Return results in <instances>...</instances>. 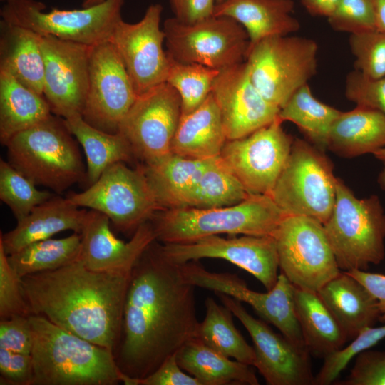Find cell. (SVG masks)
Masks as SVG:
<instances>
[{
  "label": "cell",
  "mask_w": 385,
  "mask_h": 385,
  "mask_svg": "<svg viewBox=\"0 0 385 385\" xmlns=\"http://www.w3.org/2000/svg\"><path fill=\"white\" fill-rule=\"evenodd\" d=\"M80 260L91 270L130 273L143 252L156 240L150 221L140 225L125 242L117 238L109 218L96 210L87 212L81 232Z\"/></svg>",
  "instance_id": "7402d4cb"
},
{
  "label": "cell",
  "mask_w": 385,
  "mask_h": 385,
  "mask_svg": "<svg viewBox=\"0 0 385 385\" xmlns=\"http://www.w3.org/2000/svg\"><path fill=\"white\" fill-rule=\"evenodd\" d=\"M324 228L342 271L366 270L385 257V212L377 195L357 198L336 179V200Z\"/></svg>",
  "instance_id": "8992f818"
},
{
  "label": "cell",
  "mask_w": 385,
  "mask_h": 385,
  "mask_svg": "<svg viewBox=\"0 0 385 385\" xmlns=\"http://www.w3.org/2000/svg\"><path fill=\"white\" fill-rule=\"evenodd\" d=\"M87 210L56 195L17 221L12 230L0 235V243L9 255L24 247L66 230L81 233Z\"/></svg>",
  "instance_id": "603a6c76"
},
{
  "label": "cell",
  "mask_w": 385,
  "mask_h": 385,
  "mask_svg": "<svg viewBox=\"0 0 385 385\" xmlns=\"http://www.w3.org/2000/svg\"><path fill=\"white\" fill-rule=\"evenodd\" d=\"M138 95L111 41L91 46L88 88L82 117L91 125L117 133Z\"/></svg>",
  "instance_id": "2e32d148"
},
{
  "label": "cell",
  "mask_w": 385,
  "mask_h": 385,
  "mask_svg": "<svg viewBox=\"0 0 385 385\" xmlns=\"http://www.w3.org/2000/svg\"><path fill=\"white\" fill-rule=\"evenodd\" d=\"M341 112L316 98L307 83L291 96L279 117L294 123L312 144L324 151L331 127Z\"/></svg>",
  "instance_id": "e575fe53"
},
{
  "label": "cell",
  "mask_w": 385,
  "mask_h": 385,
  "mask_svg": "<svg viewBox=\"0 0 385 385\" xmlns=\"http://www.w3.org/2000/svg\"><path fill=\"white\" fill-rule=\"evenodd\" d=\"M250 193L222 162L220 156L210 160L190 196L188 207L213 208L237 204Z\"/></svg>",
  "instance_id": "8d00e7d4"
},
{
  "label": "cell",
  "mask_w": 385,
  "mask_h": 385,
  "mask_svg": "<svg viewBox=\"0 0 385 385\" xmlns=\"http://www.w3.org/2000/svg\"><path fill=\"white\" fill-rule=\"evenodd\" d=\"M206 314L199 322L195 338L219 353L241 363L254 366L255 354L235 326L232 312L212 297L205 302Z\"/></svg>",
  "instance_id": "836d02e7"
},
{
  "label": "cell",
  "mask_w": 385,
  "mask_h": 385,
  "mask_svg": "<svg viewBox=\"0 0 385 385\" xmlns=\"http://www.w3.org/2000/svg\"><path fill=\"white\" fill-rule=\"evenodd\" d=\"M1 9V20L33 31L39 36H52L61 40L88 46L110 41L122 19L125 0H105L81 9L53 8L36 0H6Z\"/></svg>",
  "instance_id": "ba28073f"
},
{
  "label": "cell",
  "mask_w": 385,
  "mask_h": 385,
  "mask_svg": "<svg viewBox=\"0 0 385 385\" xmlns=\"http://www.w3.org/2000/svg\"><path fill=\"white\" fill-rule=\"evenodd\" d=\"M163 255L177 265L203 258H217L230 262L247 271L266 290H270L278 279L279 258L273 236L244 235L222 238L211 235L183 243L160 245Z\"/></svg>",
  "instance_id": "e0dca14e"
},
{
  "label": "cell",
  "mask_w": 385,
  "mask_h": 385,
  "mask_svg": "<svg viewBox=\"0 0 385 385\" xmlns=\"http://www.w3.org/2000/svg\"><path fill=\"white\" fill-rule=\"evenodd\" d=\"M294 307L309 352L324 359L343 348L348 337L317 292L295 287Z\"/></svg>",
  "instance_id": "1f68e13d"
},
{
  "label": "cell",
  "mask_w": 385,
  "mask_h": 385,
  "mask_svg": "<svg viewBox=\"0 0 385 385\" xmlns=\"http://www.w3.org/2000/svg\"><path fill=\"white\" fill-rule=\"evenodd\" d=\"M31 315L24 299L21 278L9 264L8 255L0 243V319Z\"/></svg>",
  "instance_id": "b9f144b4"
},
{
  "label": "cell",
  "mask_w": 385,
  "mask_h": 385,
  "mask_svg": "<svg viewBox=\"0 0 385 385\" xmlns=\"http://www.w3.org/2000/svg\"><path fill=\"white\" fill-rule=\"evenodd\" d=\"M176 355L167 358L160 366L146 377L133 379L125 374V385H200L199 381L183 371Z\"/></svg>",
  "instance_id": "7dc6e473"
},
{
  "label": "cell",
  "mask_w": 385,
  "mask_h": 385,
  "mask_svg": "<svg viewBox=\"0 0 385 385\" xmlns=\"http://www.w3.org/2000/svg\"><path fill=\"white\" fill-rule=\"evenodd\" d=\"M181 115L180 95L165 81L138 96L118 132L128 140L135 156L150 164L172 153Z\"/></svg>",
  "instance_id": "9a60e30c"
},
{
  "label": "cell",
  "mask_w": 385,
  "mask_h": 385,
  "mask_svg": "<svg viewBox=\"0 0 385 385\" xmlns=\"http://www.w3.org/2000/svg\"><path fill=\"white\" fill-rule=\"evenodd\" d=\"M327 19L334 30L351 34L377 29L373 0H340Z\"/></svg>",
  "instance_id": "60d3db41"
},
{
  "label": "cell",
  "mask_w": 385,
  "mask_h": 385,
  "mask_svg": "<svg viewBox=\"0 0 385 385\" xmlns=\"http://www.w3.org/2000/svg\"><path fill=\"white\" fill-rule=\"evenodd\" d=\"M64 118L53 115L6 143L8 162L36 185L61 193L86 180V170Z\"/></svg>",
  "instance_id": "5b68a950"
},
{
  "label": "cell",
  "mask_w": 385,
  "mask_h": 385,
  "mask_svg": "<svg viewBox=\"0 0 385 385\" xmlns=\"http://www.w3.org/2000/svg\"><path fill=\"white\" fill-rule=\"evenodd\" d=\"M163 30L171 58L217 70L245 61L250 45L245 28L227 16H212L192 24L169 18Z\"/></svg>",
  "instance_id": "8fae6325"
},
{
  "label": "cell",
  "mask_w": 385,
  "mask_h": 385,
  "mask_svg": "<svg viewBox=\"0 0 385 385\" xmlns=\"http://www.w3.org/2000/svg\"><path fill=\"white\" fill-rule=\"evenodd\" d=\"M249 333L255 354L254 366L268 385L314 384L309 351L274 332L264 321L249 314L241 302L221 292H215Z\"/></svg>",
  "instance_id": "ac0fdd59"
},
{
  "label": "cell",
  "mask_w": 385,
  "mask_h": 385,
  "mask_svg": "<svg viewBox=\"0 0 385 385\" xmlns=\"http://www.w3.org/2000/svg\"><path fill=\"white\" fill-rule=\"evenodd\" d=\"M211 93L227 140L245 137L279 116L280 108L268 101L252 83L245 61L220 70Z\"/></svg>",
  "instance_id": "44dd1931"
},
{
  "label": "cell",
  "mask_w": 385,
  "mask_h": 385,
  "mask_svg": "<svg viewBox=\"0 0 385 385\" xmlns=\"http://www.w3.org/2000/svg\"><path fill=\"white\" fill-rule=\"evenodd\" d=\"M65 123L83 148L86 159V181L94 183L109 166L128 162L135 156L132 147L120 132L109 133L96 128L77 114L65 118Z\"/></svg>",
  "instance_id": "d6a6232c"
},
{
  "label": "cell",
  "mask_w": 385,
  "mask_h": 385,
  "mask_svg": "<svg viewBox=\"0 0 385 385\" xmlns=\"http://www.w3.org/2000/svg\"><path fill=\"white\" fill-rule=\"evenodd\" d=\"M195 286L155 240L135 265L126 293L115 355L123 374L146 377L195 337Z\"/></svg>",
  "instance_id": "6da1fadb"
},
{
  "label": "cell",
  "mask_w": 385,
  "mask_h": 385,
  "mask_svg": "<svg viewBox=\"0 0 385 385\" xmlns=\"http://www.w3.org/2000/svg\"><path fill=\"white\" fill-rule=\"evenodd\" d=\"M130 274L93 271L78 259L24 276L21 285L31 314L115 354Z\"/></svg>",
  "instance_id": "7a4b0ae2"
},
{
  "label": "cell",
  "mask_w": 385,
  "mask_h": 385,
  "mask_svg": "<svg viewBox=\"0 0 385 385\" xmlns=\"http://www.w3.org/2000/svg\"><path fill=\"white\" fill-rule=\"evenodd\" d=\"M66 198L79 207L103 213L123 232L135 231L163 210L149 185L144 165L132 169L123 162L109 166L86 190L71 193Z\"/></svg>",
  "instance_id": "30bf717a"
},
{
  "label": "cell",
  "mask_w": 385,
  "mask_h": 385,
  "mask_svg": "<svg viewBox=\"0 0 385 385\" xmlns=\"http://www.w3.org/2000/svg\"><path fill=\"white\" fill-rule=\"evenodd\" d=\"M344 385H385V352L365 350L356 356Z\"/></svg>",
  "instance_id": "ee69618b"
},
{
  "label": "cell",
  "mask_w": 385,
  "mask_h": 385,
  "mask_svg": "<svg viewBox=\"0 0 385 385\" xmlns=\"http://www.w3.org/2000/svg\"><path fill=\"white\" fill-rule=\"evenodd\" d=\"M179 21L192 24L214 16V0H169Z\"/></svg>",
  "instance_id": "c3c4849f"
},
{
  "label": "cell",
  "mask_w": 385,
  "mask_h": 385,
  "mask_svg": "<svg viewBox=\"0 0 385 385\" xmlns=\"http://www.w3.org/2000/svg\"><path fill=\"white\" fill-rule=\"evenodd\" d=\"M376 29L385 32V0H373Z\"/></svg>",
  "instance_id": "816d5d0a"
},
{
  "label": "cell",
  "mask_w": 385,
  "mask_h": 385,
  "mask_svg": "<svg viewBox=\"0 0 385 385\" xmlns=\"http://www.w3.org/2000/svg\"><path fill=\"white\" fill-rule=\"evenodd\" d=\"M273 237L281 273L296 287L317 292L340 272L324 225L318 220L285 215Z\"/></svg>",
  "instance_id": "7c38bea8"
},
{
  "label": "cell",
  "mask_w": 385,
  "mask_h": 385,
  "mask_svg": "<svg viewBox=\"0 0 385 385\" xmlns=\"http://www.w3.org/2000/svg\"><path fill=\"white\" fill-rule=\"evenodd\" d=\"M318 46L308 38L273 36L247 50L245 62L260 93L280 109L317 72Z\"/></svg>",
  "instance_id": "9c48e42d"
},
{
  "label": "cell",
  "mask_w": 385,
  "mask_h": 385,
  "mask_svg": "<svg viewBox=\"0 0 385 385\" xmlns=\"http://www.w3.org/2000/svg\"><path fill=\"white\" fill-rule=\"evenodd\" d=\"M294 5L292 0H225L215 5L214 16L240 24L247 33L250 48L267 37L297 31L300 24L292 16Z\"/></svg>",
  "instance_id": "d4e9b609"
},
{
  "label": "cell",
  "mask_w": 385,
  "mask_h": 385,
  "mask_svg": "<svg viewBox=\"0 0 385 385\" xmlns=\"http://www.w3.org/2000/svg\"><path fill=\"white\" fill-rule=\"evenodd\" d=\"M336 179L324 151L296 138L269 195L284 215L307 216L324 225L335 204Z\"/></svg>",
  "instance_id": "52a82bcc"
},
{
  "label": "cell",
  "mask_w": 385,
  "mask_h": 385,
  "mask_svg": "<svg viewBox=\"0 0 385 385\" xmlns=\"http://www.w3.org/2000/svg\"><path fill=\"white\" fill-rule=\"evenodd\" d=\"M181 369L200 385H258L250 365L232 360L194 337L175 354Z\"/></svg>",
  "instance_id": "f546056e"
},
{
  "label": "cell",
  "mask_w": 385,
  "mask_h": 385,
  "mask_svg": "<svg viewBox=\"0 0 385 385\" xmlns=\"http://www.w3.org/2000/svg\"><path fill=\"white\" fill-rule=\"evenodd\" d=\"M385 148V115L378 111L357 106L341 112L332 124L327 148L335 154L352 158L374 153Z\"/></svg>",
  "instance_id": "f1b7e54d"
},
{
  "label": "cell",
  "mask_w": 385,
  "mask_h": 385,
  "mask_svg": "<svg viewBox=\"0 0 385 385\" xmlns=\"http://www.w3.org/2000/svg\"><path fill=\"white\" fill-rule=\"evenodd\" d=\"M6 0H1V1H5Z\"/></svg>",
  "instance_id": "6f0895ef"
},
{
  "label": "cell",
  "mask_w": 385,
  "mask_h": 385,
  "mask_svg": "<svg viewBox=\"0 0 385 385\" xmlns=\"http://www.w3.org/2000/svg\"><path fill=\"white\" fill-rule=\"evenodd\" d=\"M80 233L61 239H46L33 242L8 255L10 265L21 278L41 272L56 270L80 259Z\"/></svg>",
  "instance_id": "d590c367"
},
{
  "label": "cell",
  "mask_w": 385,
  "mask_h": 385,
  "mask_svg": "<svg viewBox=\"0 0 385 385\" xmlns=\"http://www.w3.org/2000/svg\"><path fill=\"white\" fill-rule=\"evenodd\" d=\"M346 272L360 282L374 296L379 311V321L385 323V274L359 270Z\"/></svg>",
  "instance_id": "681fc988"
},
{
  "label": "cell",
  "mask_w": 385,
  "mask_h": 385,
  "mask_svg": "<svg viewBox=\"0 0 385 385\" xmlns=\"http://www.w3.org/2000/svg\"><path fill=\"white\" fill-rule=\"evenodd\" d=\"M345 95L357 106L371 108L385 115V77L370 78L356 70L351 71L346 76Z\"/></svg>",
  "instance_id": "7bdbcfd3"
},
{
  "label": "cell",
  "mask_w": 385,
  "mask_h": 385,
  "mask_svg": "<svg viewBox=\"0 0 385 385\" xmlns=\"http://www.w3.org/2000/svg\"><path fill=\"white\" fill-rule=\"evenodd\" d=\"M374 155L377 159L381 161L384 160H385V148L377 150L376 153H374Z\"/></svg>",
  "instance_id": "11a10c76"
},
{
  "label": "cell",
  "mask_w": 385,
  "mask_h": 385,
  "mask_svg": "<svg viewBox=\"0 0 385 385\" xmlns=\"http://www.w3.org/2000/svg\"><path fill=\"white\" fill-rule=\"evenodd\" d=\"M51 114L44 96L25 86L7 71L0 70V141L3 145L14 135Z\"/></svg>",
  "instance_id": "4dcf8cb0"
},
{
  "label": "cell",
  "mask_w": 385,
  "mask_h": 385,
  "mask_svg": "<svg viewBox=\"0 0 385 385\" xmlns=\"http://www.w3.org/2000/svg\"><path fill=\"white\" fill-rule=\"evenodd\" d=\"M105 0H83L82 3V7H90L96 4H99L103 2Z\"/></svg>",
  "instance_id": "db71d44e"
},
{
  "label": "cell",
  "mask_w": 385,
  "mask_h": 385,
  "mask_svg": "<svg viewBox=\"0 0 385 385\" xmlns=\"http://www.w3.org/2000/svg\"><path fill=\"white\" fill-rule=\"evenodd\" d=\"M34 333L31 385H114L125 374L115 354L54 324L29 315Z\"/></svg>",
  "instance_id": "3957f363"
},
{
  "label": "cell",
  "mask_w": 385,
  "mask_h": 385,
  "mask_svg": "<svg viewBox=\"0 0 385 385\" xmlns=\"http://www.w3.org/2000/svg\"><path fill=\"white\" fill-rule=\"evenodd\" d=\"M226 141L220 113L210 93L197 108L181 115L171 152L189 158L210 159L220 155Z\"/></svg>",
  "instance_id": "484cf974"
},
{
  "label": "cell",
  "mask_w": 385,
  "mask_h": 385,
  "mask_svg": "<svg viewBox=\"0 0 385 385\" xmlns=\"http://www.w3.org/2000/svg\"><path fill=\"white\" fill-rule=\"evenodd\" d=\"M282 119L251 134L227 140L220 158L250 194L270 195L289 155L294 141Z\"/></svg>",
  "instance_id": "5bb4252c"
},
{
  "label": "cell",
  "mask_w": 385,
  "mask_h": 385,
  "mask_svg": "<svg viewBox=\"0 0 385 385\" xmlns=\"http://www.w3.org/2000/svg\"><path fill=\"white\" fill-rule=\"evenodd\" d=\"M179 265L186 281L193 286L221 292L248 304L294 344L307 349L295 312V286L284 274H279L272 289L259 292L250 289L237 275L208 271L197 261Z\"/></svg>",
  "instance_id": "4fadbf2b"
},
{
  "label": "cell",
  "mask_w": 385,
  "mask_h": 385,
  "mask_svg": "<svg viewBox=\"0 0 385 385\" xmlns=\"http://www.w3.org/2000/svg\"><path fill=\"white\" fill-rule=\"evenodd\" d=\"M211 159H193L171 153L144 165L149 185L163 210L188 207L194 188Z\"/></svg>",
  "instance_id": "4316f807"
},
{
  "label": "cell",
  "mask_w": 385,
  "mask_h": 385,
  "mask_svg": "<svg viewBox=\"0 0 385 385\" xmlns=\"http://www.w3.org/2000/svg\"><path fill=\"white\" fill-rule=\"evenodd\" d=\"M168 56L166 82L180 95L182 114L190 113L210 95L220 70L197 63L178 61Z\"/></svg>",
  "instance_id": "74e56055"
},
{
  "label": "cell",
  "mask_w": 385,
  "mask_h": 385,
  "mask_svg": "<svg viewBox=\"0 0 385 385\" xmlns=\"http://www.w3.org/2000/svg\"><path fill=\"white\" fill-rule=\"evenodd\" d=\"M34 333L29 316H14L0 321V347L31 354Z\"/></svg>",
  "instance_id": "f6af8a7d"
},
{
  "label": "cell",
  "mask_w": 385,
  "mask_h": 385,
  "mask_svg": "<svg viewBox=\"0 0 385 385\" xmlns=\"http://www.w3.org/2000/svg\"><path fill=\"white\" fill-rule=\"evenodd\" d=\"M349 339L379 321L377 302L368 289L346 272H340L317 292Z\"/></svg>",
  "instance_id": "cb8c5ba5"
},
{
  "label": "cell",
  "mask_w": 385,
  "mask_h": 385,
  "mask_svg": "<svg viewBox=\"0 0 385 385\" xmlns=\"http://www.w3.org/2000/svg\"><path fill=\"white\" fill-rule=\"evenodd\" d=\"M1 384L31 385L34 376L31 354L0 347Z\"/></svg>",
  "instance_id": "bcb514c9"
},
{
  "label": "cell",
  "mask_w": 385,
  "mask_h": 385,
  "mask_svg": "<svg viewBox=\"0 0 385 385\" xmlns=\"http://www.w3.org/2000/svg\"><path fill=\"white\" fill-rule=\"evenodd\" d=\"M284 216L269 195L250 194L230 206L160 210L150 222L156 241L183 243L220 234L274 236Z\"/></svg>",
  "instance_id": "277c9868"
},
{
  "label": "cell",
  "mask_w": 385,
  "mask_h": 385,
  "mask_svg": "<svg viewBox=\"0 0 385 385\" xmlns=\"http://www.w3.org/2000/svg\"><path fill=\"white\" fill-rule=\"evenodd\" d=\"M162 11L160 4H153L137 23H127L121 19L110 41L138 96L166 81L169 56L163 46L165 35L160 26Z\"/></svg>",
  "instance_id": "d6986e66"
},
{
  "label": "cell",
  "mask_w": 385,
  "mask_h": 385,
  "mask_svg": "<svg viewBox=\"0 0 385 385\" xmlns=\"http://www.w3.org/2000/svg\"><path fill=\"white\" fill-rule=\"evenodd\" d=\"M44 60L43 94L53 114L63 118L81 115L89 78L91 46L41 36Z\"/></svg>",
  "instance_id": "ffe728a7"
},
{
  "label": "cell",
  "mask_w": 385,
  "mask_h": 385,
  "mask_svg": "<svg viewBox=\"0 0 385 385\" xmlns=\"http://www.w3.org/2000/svg\"><path fill=\"white\" fill-rule=\"evenodd\" d=\"M36 185L8 161L0 160V199L10 208L17 221L56 195L40 190Z\"/></svg>",
  "instance_id": "f35d334b"
},
{
  "label": "cell",
  "mask_w": 385,
  "mask_h": 385,
  "mask_svg": "<svg viewBox=\"0 0 385 385\" xmlns=\"http://www.w3.org/2000/svg\"><path fill=\"white\" fill-rule=\"evenodd\" d=\"M215 2V5L216 4H221L222 3L223 1H225V0H214Z\"/></svg>",
  "instance_id": "9f6ffc18"
},
{
  "label": "cell",
  "mask_w": 385,
  "mask_h": 385,
  "mask_svg": "<svg viewBox=\"0 0 385 385\" xmlns=\"http://www.w3.org/2000/svg\"><path fill=\"white\" fill-rule=\"evenodd\" d=\"M340 0H300L302 6L312 16L329 17Z\"/></svg>",
  "instance_id": "f907efd6"
},
{
  "label": "cell",
  "mask_w": 385,
  "mask_h": 385,
  "mask_svg": "<svg viewBox=\"0 0 385 385\" xmlns=\"http://www.w3.org/2000/svg\"><path fill=\"white\" fill-rule=\"evenodd\" d=\"M0 70L43 95L44 60L41 36L26 28L0 21Z\"/></svg>",
  "instance_id": "83f0119b"
},
{
  "label": "cell",
  "mask_w": 385,
  "mask_h": 385,
  "mask_svg": "<svg viewBox=\"0 0 385 385\" xmlns=\"http://www.w3.org/2000/svg\"><path fill=\"white\" fill-rule=\"evenodd\" d=\"M384 163V167L379 175L378 183L380 185V187L385 190V160H382Z\"/></svg>",
  "instance_id": "f5cc1de1"
},
{
  "label": "cell",
  "mask_w": 385,
  "mask_h": 385,
  "mask_svg": "<svg viewBox=\"0 0 385 385\" xmlns=\"http://www.w3.org/2000/svg\"><path fill=\"white\" fill-rule=\"evenodd\" d=\"M356 70L370 78L385 77V32L377 29L351 34Z\"/></svg>",
  "instance_id": "ab89813d"
}]
</instances>
